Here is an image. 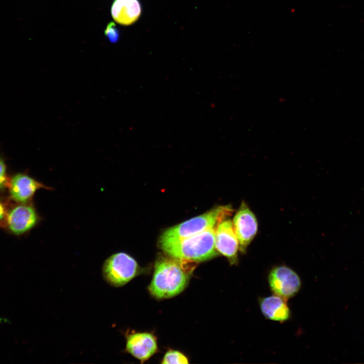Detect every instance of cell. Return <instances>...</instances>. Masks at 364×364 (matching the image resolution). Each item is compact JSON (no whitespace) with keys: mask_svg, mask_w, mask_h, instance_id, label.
Listing matches in <instances>:
<instances>
[{"mask_svg":"<svg viewBox=\"0 0 364 364\" xmlns=\"http://www.w3.org/2000/svg\"><path fill=\"white\" fill-rule=\"evenodd\" d=\"M260 310L267 319L284 322L291 317V311L286 299L274 294L261 298L259 301Z\"/></svg>","mask_w":364,"mask_h":364,"instance_id":"11","label":"cell"},{"mask_svg":"<svg viewBox=\"0 0 364 364\" xmlns=\"http://www.w3.org/2000/svg\"><path fill=\"white\" fill-rule=\"evenodd\" d=\"M234 210L230 205L220 206L181 223L169 228L161 235L160 245L175 242L199 234L215 227L223 219L229 217Z\"/></svg>","mask_w":364,"mask_h":364,"instance_id":"3","label":"cell"},{"mask_svg":"<svg viewBox=\"0 0 364 364\" xmlns=\"http://www.w3.org/2000/svg\"><path fill=\"white\" fill-rule=\"evenodd\" d=\"M183 260L172 257L156 262L149 291L159 299L174 296L185 288L189 276L182 265Z\"/></svg>","mask_w":364,"mask_h":364,"instance_id":"1","label":"cell"},{"mask_svg":"<svg viewBox=\"0 0 364 364\" xmlns=\"http://www.w3.org/2000/svg\"><path fill=\"white\" fill-rule=\"evenodd\" d=\"M215 246L217 251L227 257L231 263L237 262L239 244L233 221L229 217L221 220L216 227Z\"/></svg>","mask_w":364,"mask_h":364,"instance_id":"9","label":"cell"},{"mask_svg":"<svg viewBox=\"0 0 364 364\" xmlns=\"http://www.w3.org/2000/svg\"><path fill=\"white\" fill-rule=\"evenodd\" d=\"M125 351L143 363L156 352L157 346L155 337L148 333L127 334Z\"/></svg>","mask_w":364,"mask_h":364,"instance_id":"10","label":"cell"},{"mask_svg":"<svg viewBox=\"0 0 364 364\" xmlns=\"http://www.w3.org/2000/svg\"><path fill=\"white\" fill-rule=\"evenodd\" d=\"M139 272V266L134 258L124 252H116L108 257L102 267L104 280L110 286L122 287Z\"/></svg>","mask_w":364,"mask_h":364,"instance_id":"4","label":"cell"},{"mask_svg":"<svg viewBox=\"0 0 364 364\" xmlns=\"http://www.w3.org/2000/svg\"><path fill=\"white\" fill-rule=\"evenodd\" d=\"M216 227L160 246L164 252L174 258L191 261L206 260L218 254L215 246Z\"/></svg>","mask_w":364,"mask_h":364,"instance_id":"2","label":"cell"},{"mask_svg":"<svg viewBox=\"0 0 364 364\" xmlns=\"http://www.w3.org/2000/svg\"><path fill=\"white\" fill-rule=\"evenodd\" d=\"M7 211L4 203L0 199V224L4 223Z\"/></svg>","mask_w":364,"mask_h":364,"instance_id":"16","label":"cell"},{"mask_svg":"<svg viewBox=\"0 0 364 364\" xmlns=\"http://www.w3.org/2000/svg\"><path fill=\"white\" fill-rule=\"evenodd\" d=\"M268 282L274 294L286 299L294 296L301 286L298 275L291 268L284 265L275 266L270 270Z\"/></svg>","mask_w":364,"mask_h":364,"instance_id":"6","label":"cell"},{"mask_svg":"<svg viewBox=\"0 0 364 364\" xmlns=\"http://www.w3.org/2000/svg\"><path fill=\"white\" fill-rule=\"evenodd\" d=\"M162 363L186 364L188 363L189 361L188 358L181 352L169 350L165 354Z\"/></svg>","mask_w":364,"mask_h":364,"instance_id":"13","label":"cell"},{"mask_svg":"<svg viewBox=\"0 0 364 364\" xmlns=\"http://www.w3.org/2000/svg\"><path fill=\"white\" fill-rule=\"evenodd\" d=\"M10 178L7 173V165L3 155H0V193L8 188Z\"/></svg>","mask_w":364,"mask_h":364,"instance_id":"14","label":"cell"},{"mask_svg":"<svg viewBox=\"0 0 364 364\" xmlns=\"http://www.w3.org/2000/svg\"><path fill=\"white\" fill-rule=\"evenodd\" d=\"M40 216L31 202L17 203L8 210L4 224L8 232L15 236L25 234L35 228Z\"/></svg>","mask_w":364,"mask_h":364,"instance_id":"5","label":"cell"},{"mask_svg":"<svg viewBox=\"0 0 364 364\" xmlns=\"http://www.w3.org/2000/svg\"><path fill=\"white\" fill-rule=\"evenodd\" d=\"M232 221L239 241V250L245 253L258 231L256 217L246 203L242 202Z\"/></svg>","mask_w":364,"mask_h":364,"instance_id":"8","label":"cell"},{"mask_svg":"<svg viewBox=\"0 0 364 364\" xmlns=\"http://www.w3.org/2000/svg\"><path fill=\"white\" fill-rule=\"evenodd\" d=\"M141 12V6L138 0H116L111 9L114 20L122 25H129L135 22Z\"/></svg>","mask_w":364,"mask_h":364,"instance_id":"12","label":"cell"},{"mask_svg":"<svg viewBox=\"0 0 364 364\" xmlns=\"http://www.w3.org/2000/svg\"><path fill=\"white\" fill-rule=\"evenodd\" d=\"M41 189H53L25 172H17L12 175L8 188L10 198L16 203L31 202L36 192Z\"/></svg>","mask_w":364,"mask_h":364,"instance_id":"7","label":"cell"},{"mask_svg":"<svg viewBox=\"0 0 364 364\" xmlns=\"http://www.w3.org/2000/svg\"><path fill=\"white\" fill-rule=\"evenodd\" d=\"M105 36L112 43L117 41L119 37V33L117 27L114 22H110L105 30Z\"/></svg>","mask_w":364,"mask_h":364,"instance_id":"15","label":"cell"}]
</instances>
